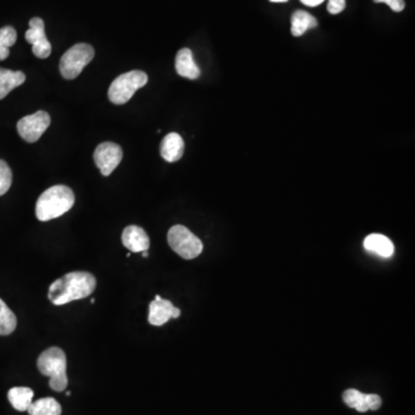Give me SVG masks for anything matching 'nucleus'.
<instances>
[{"instance_id":"7ed1b4c3","label":"nucleus","mask_w":415,"mask_h":415,"mask_svg":"<svg viewBox=\"0 0 415 415\" xmlns=\"http://www.w3.org/2000/svg\"><path fill=\"white\" fill-rule=\"evenodd\" d=\"M37 367L44 376L50 377V387L52 390L61 392L67 387V360L61 348H50L43 352L37 360Z\"/></svg>"},{"instance_id":"a211bd4d","label":"nucleus","mask_w":415,"mask_h":415,"mask_svg":"<svg viewBox=\"0 0 415 415\" xmlns=\"http://www.w3.org/2000/svg\"><path fill=\"white\" fill-rule=\"evenodd\" d=\"M291 32L295 37L302 36L309 29L317 27V20L308 12L297 11L293 13L291 19Z\"/></svg>"},{"instance_id":"423d86ee","label":"nucleus","mask_w":415,"mask_h":415,"mask_svg":"<svg viewBox=\"0 0 415 415\" xmlns=\"http://www.w3.org/2000/svg\"><path fill=\"white\" fill-rule=\"evenodd\" d=\"M171 248L184 259H196L202 253L203 244L187 227L174 225L167 233Z\"/></svg>"},{"instance_id":"5701e85b","label":"nucleus","mask_w":415,"mask_h":415,"mask_svg":"<svg viewBox=\"0 0 415 415\" xmlns=\"http://www.w3.org/2000/svg\"><path fill=\"white\" fill-rule=\"evenodd\" d=\"M346 8V0H329L328 3V12L330 14H339Z\"/></svg>"},{"instance_id":"0eeeda50","label":"nucleus","mask_w":415,"mask_h":415,"mask_svg":"<svg viewBox=\"0 0 415 415\" xmlns=\"http://www.w3.org/2000/svg\"><path fill=\"white\" fill-rule=\"evenodd\" d=\"M51 124L50 114L45 111H37L36 114L25 116L18 121V131L25 141L34 143L39 141L43 133Z\"/></svg>"},{"instance_id":"aec40b11","label":"nucleus","mask_w":415,"mask_h":415,"mask_svg":"<svg viewBox=\"0 0 415 415\" xmlns=\"http://www.w3.org/2000/svg\"><path fill=\"white\" fill-rule=\"evenodd\" d=\"M18 319L14 312L0 299V336H8L17 329Z\"/></svg>"},{"instance_id":"9b49d317","label":"nucleus","mask_w":415,"mask_h":415,"mask_svg":"<svg viewBox=\"0 0 415 415\" xmlns=\"http://www.w3.org/2000/svg\"><path fill=\"white\" fill-rule=\"evenodd\" d=\"M343 401L348 407L354 408L360 413L377 411L382 406V399L379 394H362L355 389H348L343 394Z\"/></svg>"},{"instance_id":"a878e982","label":"nucleus","mask_w":415,"mask_h":415,"mask_svg":"<svg viewBox=\"0 0 415 415\" xmlns=\"http://www.w3.org/2000/svg\"><path fill=\"white\" fill-rule=\"evenodd\" d=\"M271 3H286L288 0H270Z\"/></svg>"},{"instance_id":"6e6552de","label":"nucleus","mask_w":415,"mask_h":415,"mask_svg":"<svg viewBox=\"0 0 415 415\" xmlns=\"http://www.w3.org/2000/svg\"><path fill=\"white\" fill-rule=\"evenodd\" d=\"M123 149L117 143L103 142L97 147L94 153V160L100 173L104 177H109L123 160Z\"/></svg>"},{"instance_id":"412c9836","label":"nucleus","mask_w":415,"mask_h":415,"mask_svg":"<svg viewBox=\"0 0 415 415\" xmlns=\"http://www.w3.org/2000/svg\"><path fill=\"white\" fill-rule=\"evenodd\" d=\"M18 34L13 27L0 29V61H5L10 56V47L14 45Z\"/></svg>"},{"instance_id":"393cba45","label":"nucleus","mask_w":415,"mask_h":415,"mask_svg":"<svg viewBox=\"0 0 415 415\" xmlns=\"http://www.w3.org/2000/svg\"><path fill=\"white\" fill-rule=\"evenodd\" d=\"M300 1H301L302 4L306 5V6L315 8V6L322 4L324 0H300Z\"/></svg>"},{"instance_id":"f257e3e1","label":"nucleus","mask_w":415,"mask_h":415,"mask_svg":"<svg viewBox=\"0 0 415 415\" xmlns=\"http://www.w3.org/2000/svg\"><path fill=\"white\" fill-rule=\"evenodd\" d=\"M96 288V278L85 271H75L54 281L49 288L47 298L54 306L67 305L92 295Z\"/></svg>"},{"instance_id":"2eb2a0df","label":"nucleus","mask_w":415,"mask_h":415,"mask_svg":"<svg viewBox=\"0 0 415 415\" xmlns=\"http://www.w3.org/2000/svg\"><path fill=\"white\" fill-rule=\"evenodd\" d=\"M363 247L369 253H373L381 257H391L394 255V246L390 239L383 235L374 233L365 239Z\"/></svg>"},{"instance_id":"f8f14e48","label":"nucleus","mask_w":415,"mask_h":415,"mask_svg":"<svg viewBox=\"0 0 415 415\" xmlns=\"http://www.w3.org/2000/svg\"><path fill=\"white\" fill-rule=\"evenodd\" d=\"M121 240L126 248L131 253H142L150 247V239L142 227L131 225L125 228Z\"/></svg>"},{"instance_id":"bb28decb","label":"nucleus","mask_w":415,"mask_h":415,"mask_svg":"<svg viewBox=\"0 0 415 415\" xmlns=\"http://www.w3.org/2000/svg\"><path fill=\"white\" fill-rule=\"evenodd\" d=\"M148 255H149V253H148V251H146V252H142L143 257H148Z\"/></svg>"},{"instance_id":"dca6fc26","label":"nucleus","mask_w":415,"mask_h":415,"mask_svg":"<svg viewBox=\"0 0 415 415\" xmlns=\"http://www.w3.org/2000/svg\"><path fill=\"white\" fill-rule=\"evenodd\" d=\"M25 81V75L23 72L0 67V100L8 96L13 89L23 85Z\"/></svg>"},{"instance_id":"b1692460","label":"nucleus","mask_w":415,"mask_h":415,"mask_svg":"<svg viewBox=\"0 0 415 415\" xmlns=\"http://www.w3.org/2000/svg\"><path fill=\"white\" fill-rule=\"evenodd\" d=\"M374 3H384L394 12L404 11L405 1L404 0H373Z\"/></svg>"},{"instance_id":"f03ea898","label":"nucleus","mask_w":415,"mask_h":415,"mask_svg":"<svg viewBox=\"0 0 415 415\" xmlns=\"http://www.w3.org/2000/svg\"><path fill=\"white\" fill-rule=\"evenodd\" d=\"M74 193L67 186L57 184L46 189L36 203V217L41 222H49L63 216L74 206Z\"/></svg>"},{"instance_id":"ddd939ff","label":"nucleus","mask_w":415,"mask_h":415,"mask_svg":"<svg viewBox=\"0 0 415 415\" xmlns=\"http://www.w3.org/2000/svg\"><path fill=\"white\" fill-rule=\"evenodd\" d=\"M175 71L182 78H189V80H196L200 78L201 71L193 58L192 51L187 47L178 51L175 56Z\"/></svg>"},{"instance_id":"9d476101","label":"nucleus","mask_w":415,"mask_h":415,"mask_svg":"<svg viewBox=\"0 0 415 415\" xmlns=\"http://www.w3.org/2000/svg\"><path fill=\"white\" fill-rule=\"evenodd\" d=\"M180 314V309L174 307L172 302L160 298V295H156L155 300L150 302L148 321L151 326L160 327L169 319H178Z\"/></svg>"},{"instance_id":"39448f33","label":"nucleus","mask_w":415,"mask_h":415,"mask_svg":"<svg viewBox=\"0 0 415 415\" xmlns=\"http://www.w3.org/2000/svg\"><path fill=\"white\" fill-rule=\"evenodd\" d=\"M95 57V50L90 44L78 43L66 51L61 59L59 70L63 78L74 80L81 74L83 68Z\"/></svg>"},{"instance_id":"f3484780","label":"nucleus","mask_w":415,"mask_h":415,"mask_svg":"<svg viewBox=\"0 0 415 415\" xmlns=\"http://www.w3.org/2000/svg\"><path fill=\"white\" fill-rule=\"evenodd\" d=\"M34 391L30 387H12L8 391V401L17 411L25 412L32 405Z\"/></svg>"},{"instance_id":"4be33fe9","label":"nucleus","mask_w":415,"mask_h":415,"mask_svg":"<svg viewBox=\"0 0 415 415\" xmlns=\"http://www.w3.org/2000/svg\"><path fill=\"white\" fill-rule=\"evenodd\" d=\"M12 180L13 175L11 167H8L5 160H0V196L6 194L8 189H11Z\"/></svg>"},{"instance_id":"1a4fd4ad","label":"nucleus","mask_w":415,"mask_h":415,"mask_svg":"<svg viewBox=\"0 0 415 415\" xmlns=\"http://www.w3.org/2000/svg\"><path fill=\"white\" fill-rule=\"evenodd\" d=\"M25 41L32 44V54L39 59H45L51 54V43L46 39L45 25L41 18H32L25 32Z\"/></svg>"},{"instance_id":"4468645a","label":"nucleus","mask_w":415,"mask_h":415,"mask_svg":"<svg viewBox=\"0 0 415 415\" xmlns=\"http://www.w3.org/2000/svg\"><path fill=\"white\" fill-rule=\"evenodd\" d=\"M184 151V142L178 133H170L160 143V155L169 163L180 160Z\"/></svg>"},{"instance_id":"20e7f679","label":"nucleus","mask_w":415,"mask_h":415,"mask_svg":"<svg viewBox=\"0 0 415 415\" xmlns=\"http://www.w3.org/2000/svg\"><path fill=\"white\" fill-rule=\"evenodd\" d=\"M148 83V75L142 71H131L119 75L109 88V100L117 105L131 100L135 92Z\"/></svg>"},{"instance_id":"6ab92c4d","label":"nucleus","mask_w":415,"mask_h":415,"mask_svg":"<svg viewBox=\"0 0 415 415\" xmlns=\"http://www.w3.org/2000/svg\"><path fill=\"white\" fill-rule=\"evenodd\" d=\"M27 412L30 415H61V406L54 398L46 397L32 403Z\"/></svg>"}]
</instances>
